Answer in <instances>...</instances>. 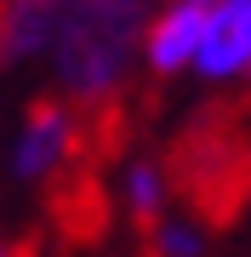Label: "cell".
I'll return each mask as SVG.
<instances>
[{
	"label": "cell",
	"instance_id": "5b68a950",
	"mask_svg": "<svg viewBox=\"0 0 251 257\" xmlns=\"http://www.w3.org/2000/svg\"><path fill=\"white\" fill-rule=\"evenodd\" d=\"M57 223H63L69 234L75 240H86V246H92V240L103 234V223H109V206H103V189L92 183V177H86V183H69L63 194H57Z\"/></svg>",
	"mask_w": 251,
	"mask_h": 257
},
{
	"label": "cell",
	"instance_id": "8992f818",
	"mask_svg": "<svg viewBox=\"0 0 251 257\" xmlns=\"http://www.w3.org/2000/svg\"><path fill=\"white\" fill-rule=\"evenodd\" d=\"M131 211H137L143 229H154V217H160V177H154V166H131Z\"/></svg>",
	"mask_w": 251,
	"mask_h": 257
},
{
	"label": "cell",
	"instance_id": "3957f363",
	"mask_svg": "<svg viewBox=\"0 0 251 257\" xmlns=\"http://www.w3.org/2000/svg\"><path fill=\"white\" fill-rule=\"evenodd\" d=\"M75 143V132H69V120L57 103L40 97L35 109H29V132H23V143H18V155H12V172L18 177H46L57 160H63V149Z\"/></svg>",
	"mask_w": 251,
	"mask_h": 257
},
{
	"label": "cell",
	"instance_id": "7a4b0ae2",
	"mask_svg": "<svg viewBox=\"0 0 251 257\" xmlns=\"http://www.w3.org/2000/svg\"><path fill=\"white\" fill-rule=\"evenodd\" d=\"M200 74L223 80V74H240L251 63V0H217L211 18L200 29V46H194Z\"/></svg>",
	"mask_w": 251,
	"mask_h": 257
},
{
	"label": "cell",
	"instance_id": "52a82bcc",
	"mask_svg": "<svg viewBox=\"0 0 251 257\" xmlns=\"http://www.w3.org/2000/svg\"><path fill=\"white\" fill-rule=\"evenodd\" d=\"M160 251L166 257H200V240H194V229H177L171 223V229L160 234Z\"/></svg>",
	"mask_w": 251,
	"mask_h": 257
},
{
	"label": "cell",
	"instance_id": "6da1fadb",
	"mask_svg": "<svg viewBox=\"0 0 251 257\" xmlns=\"http://www.w3.org/2000/svg\"><path fill=\"white\" fill-rule=\"evenodd\" d=\"M143 12L149 0H69L57 18V74L69 92L103 97L120 80Z\"/></svg>",
	"mask_w": 251,
	"mask_h": 257
},
{
	"label": "cell",
	"instance_id": "ba28073f",
	"mask_svg": "<svg viewBox=\"0 0 251 257\" xmlns=\"http://www.w3.org/2000/svg\"><path fill=\"white\" fill-rule=\"evenodd\" d=\"M0 257H6V251H0Z\"/></svg>",
	"mask_w": 251,
	"mask_h": 257
},
{
	"label": "cell",
	"instance_id": "277c9868",
	"mask_svg": "<svg viewBox=\"0 0 251 257\" xmlns=\"http://www.w3.org/2000/svg\"><path fill=\"white\" fill-rule=\"evenodd\" d=\"M211 6H217V0H177L166 18H160V29L149 35V63H154L160 74L183 69L188 57H194L200 29H205V18H211Z\"/></svg>",
	"mask_w": 251,
	"mask_h": 257
}]
</instances>
